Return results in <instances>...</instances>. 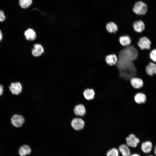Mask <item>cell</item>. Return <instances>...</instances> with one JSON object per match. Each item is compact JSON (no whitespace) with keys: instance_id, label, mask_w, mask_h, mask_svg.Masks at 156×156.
I'll list each match as a JSON object with an SVG mask.
<instances>
[{"instance_id":"15","label":"cell","mask_w":156,"mask_h":156,"mask_svg":"<svg viewBox=\"0 0 156 156\" xmlns=\"http://www.w3.org/2000/svg\"><path fill=\"white\" fill-rule=\"evenodd\" d=\"M145 71L146 74L150 76L156 74V64L154 62H150L146 66Z\"/></svg>"},{"instance_id":"29","label":"cell","mask_w":156,"mask_h":156,"mask_svg":"<svg viewBox=\"0 0 156 156\" xmlns=\"http://www.w3.org/2000/svg\"><path fill=\"white\" fill-rule=\"evenodd\" d=\"M146 156H154L152 155L149 154H148Z\"/></svg>"},{"instance_id":"6","label":"cell","mask_w":156,"mask_h":156,"mask_svg":"<svg viewBox=\"0 0 156 156\" xmlns=\"http://www.w3.org/2000/svg\"><path fill=\"white\" fill-rule=\"evenodd\" d=\"M140 148L144 153H150L153 150V145L151 141L149 140L144 141L140 143Z\"/></svg>"},{"instance_id":"14","label":"cell","mask_w":156,"mask_h":156,"mask_svg":"<svg viewBox=\"0 0 156 156\" xmlns=\"http://www.w3.org/2000/svg\"><path fill=\"white\" fill-rule=\"evenodd\" d=\"M34 48L32 50V55L36 57L40 56L44 52V49L41 45L40 44H35Z\"/></svg>"},{"instance_id":"1","label":"cell","mask_w":156,"mask_h":156,"mask_svg":"<svg viewBox=\"0 0 156 156\" xmlns=\"http://www.w3.org/2000/svg\"><path fill=\"white\" fill-rule=\"evenodd\" d=\"M133 10V12L137 15H144L147 12V6L143 2L138 1L135 4Z\"/></svg>"},{"instance_id":"28","label":"cell","mask_w":156,"mask_h":156,"mask_svg":"<svg viewBox=\"0 0 156 156\" xmlns=\"http://www.w3.org/2000/svg\"><path fill=\"white\" fill-rule=\"evenodd\" d=\"M2 34L1 30H0V41L2 40Z\"/></svg>"},{"instance_id":"5","label":"cell","mask_w":156,"mask_h":156,"mask_svg":"<svg viewBox=\"0 0 156 156\" xmlns=\"http://www.w3.org/2000/svg\"><path fill=\"white\" fill-rule=\"evenodd\" d=\"M131 85L135 89L140 90L144 86L143 80L140 77H132L130 80Z\"/></svg>"},{"instance_id":"8","label":"cell","mask_w":156,"mask_h":156,"mask_svg":"<svg viewBox=\"0 0 156 156\" xmlns=\"http://www.w3.org/2000/svg\"><path fill=\"white\" fill-rule=\"evenodd\" d=\"M12 125L16 127H21L25 122V119L22 116L18 114L14 115L11 118Z\"/></svg>"},{"instance_id":"23","label":"cell","mask_w":156,"mask_h":156,"mask_svg":"<svg viewBox=\"0 0 156 156\" xmlns=\"http://www.w3.org/2000/svg\"><path fill=\"white\" fill-rule=\"evenodd\" d=\"M149 57L154 62H156V49L152 50L149 53Z\"/></svg>"},{"instance_id":"20","label":"cell","mask_w":156,"mask_h":156,"mask_svg":"<svg viewBox=\"0 0 156 156\" xmlns=\"http://www.w3.org/2000/svg\"><path fill=\"white\" fill-rule=\"evenodd\" d=\"M26 39L28 40H34L36 37V34L34 31L31 29H28L24 33Z\"/></svg>"},{"instance_id":"22","label":"cell","mask_w":156,"mask_h":156,"mask_svg":"<svg viewBox=\"0 0 156 156\" xmlns=\"http://www.w3.org/2000/svg\"><path fill=\"white\" fill-rule=\"evenodd\" d=\"M119 152L118 150L113 148L107 151L106 156H119Z\"/></svg>"},{"instance_id":"19","label":"cell","mask_w":156,"mask_h":156,"mask_svg":"<svg viewBox=\"0 0 156 156\" xmlns=\"http://www.w3.org/2000/svg\"><path fill=\"white\" fill-rule=\"evenodd\" d=\"M31 152L30 147L27 145H24L21 146L18 150V153L20 156H26L29 155Z\"/></svg>"},{"instance_id":"2","label":"cell","mask_w":156,"mask_h":156,"mask_svg":"<svg viewBox=\"0 0 156 156\" xmlns=\"http://www.w3.org/2000/svg\"><path fill=\"white\" fill-rule=\"evenodd\" d=\"M125 140L128 146L133 148H136L140 142L139 138L133 133L130 134L126 137Z\"/></svg>"},{"instance_id":"7","label":"cell","mask_w":156,"mask_h":156,"mask_svg":"<svg viewBox=\"0 0 156 156\" xmlns=\"http://www.w3.org/2000/svg\"><path fill=\"white\" fill-rule=\"evenodd\" d=\"M134 100L135 103L138 105L144 104L147 100V96L143 92H137L134 96Z\"/></svg>"},{"instance_id":"18","label":"cell","mask_w":156,"mask_h":156,"mask_svg":"<svg viewBox=\"0 0 156 156\" xmlns=\"http://www.w3.org/2000/svg\"><path fill=\"white\" fill-rule=\"evenodd\" d=\"M118 150L122 156H130L131 155L129 146L126 144H122L120 145L118 147Z\"/></svg>"},{"instance_id":"10","label":"cell","mask_w":156,"mask_h":156,"mask_svg":"<svg viewBox=\"0 0 156 156\" xmlns=\"http://www.w3.org/2000/svg\"><path fill=\"white\" fill-rule=\"evenodd\" d=\"M83 94L84 98L87 101L93 100L95 97V92L92 88H87L83 90Z\"/></svg>"},{"instance_id":"11","label":"cell","mask_w":156,"mask_h":156,"mask_svg":"<svg viewBox=\"0 0 156 156\" xmlns=\"http://www.w3.org/2000/svg\"><path fill=\"white\" fill-rule=\"evenodd\" d=\"M74 111L75 114L78 116H84L86 112V107L82 104H79L75 106Z\"/></svg>"},{"instance_id":"9","label":"cell","mask_w":156,"mask_h":156,"mask_svg":"<svg viewBox=\"0 0 156 156\" xmlns=\"http://www.w3.org/2000/svg\"><path fill=\"white\" fill-rule=\"evenodd\" d=\"M9 89L13 94L18 95L21 92L22 87L19 82L12 83L9 86Z\"/></svg>"},{"instance_id":"25","label":"cell","mask_w":156,"mask_h":156,"mask_svg":"<svg viewBox=\"0 0 156 156\" xmlns=\"http://www.w3.org/2000/svg\"><path fill=\"white\" fill-rule=\"evenodd\" d=\"M3 88L2 86L0 85V96L3 94Z\"/></svg>"},{"instance_id":"26","label":"cell","mask_w":156,"mask_h":156,"mask_svg":"<svg viewBox=\"0 0 156 156\" xmlns=\"http://www.w3.org/2000/svg\"><path fill=\"white\" fill-rule=\"evenodd\" d=\"M153 150L154 153V155L156 156V145H155Z\"/></svg>"},{"instance_id":"3","label":"cell","mask_w":156,"mask_h":156,"mask_svg":"<svg viewBox=\"0 0 156 156\" xmlns=\"http://www.w3.org/2000/svg\"><path fill=\"white\" fill-rule=\"evenodd\" d=\"M137 44L138 46L142 50H148L151 48V42L148 37L143 36L139 39Z\"/></svg>"},{"instance_id":"17","label":"cell","mask_w":156,"mask_h":156,"mask_svg":"<svg viewBox=\"0 0 156 156\" xmlns=\"http://www.w3.org/2000/svg\"><path fill=\"white\" fill-rule=\"evenodd\" d=\"M105 28L107 32L110 34H115L118 30V25L113 22L108 23L106 24Z\"/></svg>"},{"instance_id":"12","label":"cell","mask_w":156,"mask_h":156,"mask_svg":"<svg viewBox=\"0 0 156 156\" xmlns=\"http://www.w3.org/2000/svg\"><path fill=\"white\" fill-rule=\"evenodd\" d=\"M134 31L138 33L143 32L145 29V25L142 21L139 20L135 21L133 25Z\"/></svg>"},{"instance_id":"16","label":"cell","mask_w":156,"mask_h":156,"mask_svg":"<svg viewBox=\"0 0 156 156\" xmlns=\"http://www.w3.org/2000/svg\"><path fill=\"white\" fill-rule=\"evenodd\" d=\"M120 44L123 47H126L131 44V39L130 37L127 35L120 36L119 38Z\"/></svg>"},{"instance_id":"27","label":"cell","mask_w":156,"mask_h":156,"mask_svg":"<svg viewBox=\"0 0 156 156\" xmlns=\"http://www.w3.org/2000/svg\"><path fill=\"white\" fill-rule=\"evenodd\" d=\"M130 156H141L138 153H135L131 154Z\"/></svg>"},{"instance_id":"24","label":"cell","mask_w":156,"mask_h":156,"mask_svg":"<svg viewBox=\"0 0 156 156\" xmlns=\"http://www.w3.org/2000/svg\"><path fill=\"white\" fill-rule=\"evenodd\" d=\"M5 17L3 11L0 10V22L3 21L5 19Z\"/></svg>"},{"instance_id":"21","label":"cell","mask_w":156,"mask_h":156,"mask_svg":"<svg viewBox=\"0 0 156 156\" xmlns=\"http://www.w3.org/2000/svg\"><path fill=\"white\" fill-rule=\"evenodd\" d=\"M32 0H19V4L23 8H28L32 3Z\"/></svg>"},{"instance_id":"4","label":"cell","mask_w":156,"mask_h":156,"mask_svg":"<svg viewBox=\"0 0 156 156\" xmlns=\"http://www.w3.org/2000/svg\"><path fill=\"white\" fill-rule=\"evenodd\" d=\"M71 125L72 127L75 130L79 131L84 128L85 126V122L81 118H76L72 120Z\"/></svg>"},{"instance_id":"13","label":"cell","mask_w":156,"mask_h":156,"mask_svg":"<svg viewBox=\"0 0 156 156\" xmlns=\"http://www.w3.org/2000/svg\"><path fill=\"white\" fill-rule=\"evenodd\" d=\"M105 60L108 65L112 66L116 65L118 62V58L116 54H111L106 56Z\"/></svg>"}]
</instances>
